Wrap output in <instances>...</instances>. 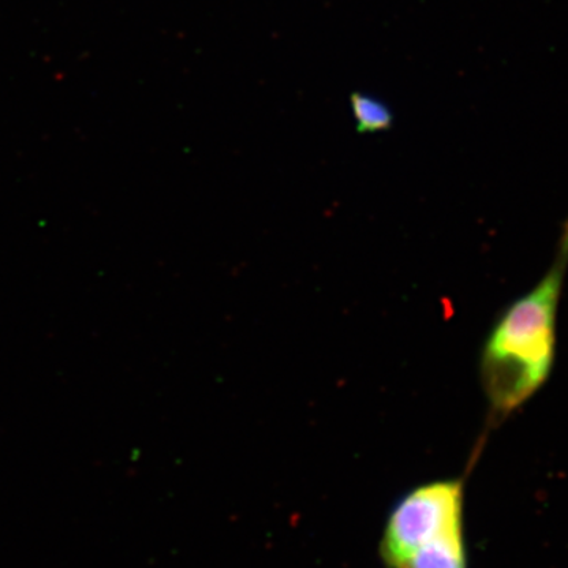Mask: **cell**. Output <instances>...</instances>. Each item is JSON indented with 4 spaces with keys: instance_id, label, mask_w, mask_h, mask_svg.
Returning a JSON list of instances; mask_svg holds the SVG:
<instances>
[{
    "instance_id": "obj_1",
    "label": "cell",
    "mask_w": 568,
    "mask_h": 568,
    "mask_svg": "<svg viewBox=\"0 0 568 568\" xmlns=\"http://www.w3.org/2000/svg\"><path fill=\"white\" fill-rule=\"evenodd\" d=\"M568 271V219L540 282L500 313L480 355V383L493 417L506 418L545 387L558 354V310Z\"/></svg>"
},
{
    "instance_id": "obj_2",
    "label": "cell",
    "mask_w": 568,
    "mask_h": 568,
    "mask_svg": "<svg viewBox=\"0 0 568 568\" xmlns=\"http://www.w3.org/2000/svg\"><path fill=\"white\" fill-rule=\"evenodd\" d=\"M463 481L457 478L420 485L395 504L381 538L388 568H407L414 555L452 529L463 528Z\"/></svg>"
},
{
    "instance_id": "obj_3",
    "label": "cell",
    "mask_w": 568,
    "mask_h": 568,
    "mask_svg": "<svg viewBox=\"0 0 568 568\" xmlns=\"http://www.w3.org/2000/svg\"><path fill=\"white\" fill-rule=\"evenodd\" d=\"M407 568H467L463 528L448 530L418 549Z\"/></svg>"
},
{
    "instance_id": "obj_4",
    "label": "cell",
    "mask_w": 568,
    "mask_h": 568,
    "mask_svg": "<svg viewBox=\"0 0 568 568\" xmlns=\"http://www.w3.org/2000/svg\"><path fill=\"white\" fill-rule=\"evenodd\" d=\"M355 126L358 133H381L390 129L394 123L390 108L379 102L375 97L365 93H354L351 99Z\"/></svg>"
}]
</instances>
